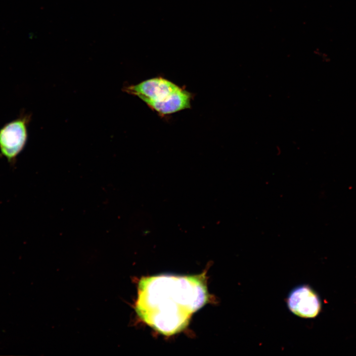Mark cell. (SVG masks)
I'll use <instances>...</instances> for the list:
<instances>
[{"label": "cell", "mask_w": 356, "mask_h": 356, "mask_svg": "<svg viewBox=\"0 0 356 356\" xmlns=\"http://www.w3.org/2000/svg\"><path fill=\"white\" fill-rule=\"evenodd\" d=\"M124 90L136 95L162 116L189 108L191 94L173 82L161 77L130 86Z\"/></svg>", "instance_id": "cell-2"}, {"label": "cell", "mask_w": 356, "mask_h": 356, "mask_svg": "<svg viewBox=\"0 0 356 356\" xmlns=\"http://www.w3.org/2000/svg\"><path fill=\"white\" fill-rule=\"evenodd\" d=\"M30 120L31 115L22 112L16 119L0 129V154L12 166L25 146Z\"/></svg>", "instance_id": "cell-3"}, {"label": "cell", "mask_w": 356, "mask_h": 356, "mask_svg": "<svg viewBox=\"0 0 356 356\" xmlns=\"http://www.w3.org/2000/svg\"><path fill=\"white\" fill-rule=\"evenodd\" d=\"M134 309L147 324L165 335L181 331L209 301L205 273L159 275L139 281Z\"/></svg>", "instance_id": "cell-1"}, {"label": "cell", "mask_w": 356, "mask_h": 356, "mask_svg": "<svg viewBox=\"0 0 356 356\" xmlns=\"http://www.w3.org/2000/svg\"><path fill=\"white\" fill-rule=\"evenodd\" d=\"M289 310L296 315L305 318L315 317L321 309L317 293L309 285H300L293 288L287 298Z\"/></svg>", "instance_id": "cell-4"}]
</instances>
